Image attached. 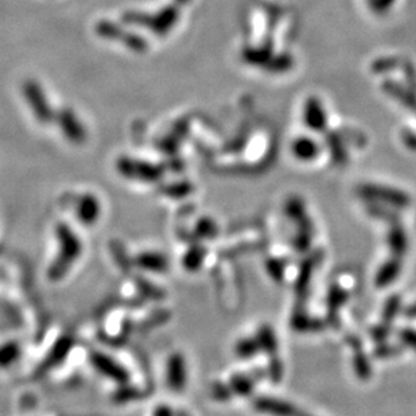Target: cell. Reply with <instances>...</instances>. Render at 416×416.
I'll return each mask as SVG.
<instances>
[{
    "instance_id": "20",
    "label": "cell",
    "mask_w": 416,
    "mask_h": 416,
    "mask_svg": "<svg viewBox=\"0 0 416 416\" xmlns=\"http://www.w3.org/2000/svg\"><path fill=\"white\" fill-rule=\"evenodd\" d=\"M258 379L249 374H234L230 381L232 393L240 398H246L252 393Z\"/></svg>"
},
{
    "instance_id": "10",
    "label": "cell",
    "mask_w": 416,
    "mask_h": 416,
    "mask_svg": "<svg viewBox=\"0 0 416 416\" xmlns=\"http://www.w3.org/2000/svg\"><path fill=\"white\" fill-rule=\"evenodd\" d=\"M254 408L266 415L270 416H297L299 411L297 407L291 403L275 399V398H268V396H258L255 398L252 402Z\"/></svg>"
},
{
    "instance_id": "29",
    "label": "cell",
    "mask_w": 416,
    "mask_h": 416,
    "mask_svg": "<svg viewBox=\"0 0 416 416\" xmlns=\"http://www.w3.org/2000/svg\"><path fill=\"white\" fill-rule=\"evenodd\" d=\"M121 42L135 53H143L144 50L147 49V42L144 41L143 37H141L138 34H132V32L124 34V37L121 38Z\"/></svg>"
},
{
    "instance_id": "19",
    "label": "cell",
    "mask_w": 416,
    "mask_h": 416,
    "mask_svg": "<svg viewBox=\"0 0 416 416\" xmlns=\"http://www.w3.org/2000/svg\"><path fill=\"white\" fill-rule=\"evenodd\" d=\"M256 341H258L260 352H264L266 355H268L270 357L278 355V340L276 335L273 333V328L268 325H263L258 328V333L255 335Z\"/></svg>"
},
{
    "instance_id": "5",
    "label": "cell",
    "mask_w": 416,
    "mask_h": 416,
    "mask_svg": "<svg viewBox=\"0 0 416 416\" xmlns=\"http://www.w3.org/2000/svg\"><path fill=\"white\" fill-rule=\"evenodd\" d=\"M90 364L99 374L119 384H126L129 381V372L119 362H116L115 359H111L107 355H102L100 352H93L90 355Z\"/></svg>"
},
{
    "instance_id": "34",
    "label": "cell",
    "mask_w": 416,
    "mask_h": 416,
    "mask_svg": "<svg viewBox=\"0 0 416 416\" xmlns=\"http://www.w3.org/2000/svg\"><path fill=\"white\" fill-rule=\"evenodd\" d=\"M399 338H400L403 345L416 350V331L410 329V328L402 329L399 331Z\"/></svg>"
},
{
    "instance_id": "30",
    "label": "cell",
    "mask_w": 416,
    "mask_h": 416,
    "mask_svg": "<svg viewBox=\"0 0 416 416\" xmlns=\"http://www.w3.org/2000/svg\"><path fill=\"white\" fill-rule=\"evenodd\" d=\"M268 376L273 383H279L283 377V364L279 359L278 355L270 357V365H268Z\"/></svg>"
},
{
    "instance_id": "32",
    "label": "cell",
    "mask_w": 416,
    "mask_h": 416,
    "mask_svg": "<svg viewBox=\"0 0 416 416\" xmlns=\"http://www.w3.org/2000/svg\"><path fill=\"white\" fill-rule=\"evenodd\" d=\"M398 352H400L399 346L387 344V343H380L379 346L374 349V356L379 359H388V357L399 355Z\"/></svg>"
},
{
    "instance_id": "36",
    "label": "cell",
    "mask_w": 416,
    "mask_h": 416,
    "mask_svg": "<svg viewBox=\"0 0 416 416\" xmlns=\"http://www.w3.org/2000/svg\"><path fill=\"white\" fill-rule=\"evenodd\" d=\"M153 416H177L169 405H158Z\"/></svg>"
},
{
    "instance_id": "22",
    "label": "cell",
    "mask_w": 416,
    "mask_h": 416,
    "mask_svg": "<svg viewBox=\"0 0 416 416\" xmlns=\"http://www.w3.org/2000/svg\"><path fill=\"white\" fill-rule=\"evenodd\" d=\"M402 310V299L399 295H392L388 298L387 302L384 303L383 313H381V322L392 326L395 318L399 316Z\"/></svg>"
},
{
    "instance_id": "8",
    "label": "cell",
    "mask_w": 416,
    "mask_h": 416,
    "mask_svg": "<svg viewBox=\"0 0 416 416\" xmlns=\"http://www.w3.org/2000/svg\"><path fill=\"white\" fill-rule=\"evenodd\" d=\"M58 126L64 132L65 138L74 144H83L86 141V129L81 121L77 119L76 114L65 108L56 116Z\"/></svg>"
},
{
    "instance_id": "3",
    "label": "cell",
    "mask_w": 416,
    "mask_h": 416,
    "mask_svg": "<svg viewBox=\"0 0 416 416\" xmlns=\"http://www.w3.org/2000/svg\"><path fill=\"white\" fill-rule=\"evenodd\" d=\"M116 166L117 172L129 179H136L141 182H157L162 178V170L159 167L143 160L123 157L117 160Z\"/></svg>"
},
{
    "instance_id": "9",
    "label": "cell",
    "mask_w": 416,
    "mask_h": 416,
    "mask_svg": "<svg viewBox=\"0 0 416 416\" xmlns=\"http://www.w3.org/2000/svg\"><path fill=\"white\" fill-rule=\"evenodd\" d=\"M321 258H322V255L319 252H314L302 261L298 278L295 282V294H297L299 302L304 301V298L309 295V287L311 285L313 275H314L316 266L319 264Z\"/></svg>"
},
{
    "instance_id": "35",
    "label": "cell",
    "mask_w": 416,
    "mask_h": 416,
    "mask_svg": "<svg viewBox=\"0 0 416 416\" xmlns=\"http://www.w3.org/2000/svg\"><path fill=\"white\" fill-rule=\"evenodd\" d=\"M167 191V196H172V197H185L186 194L190 193V185L187 184H177V185H172L166 189Z\"/></svg>"
},
{
    "instance_id": "12",
    "label": "cell",
    "mask_w": 416,
    "mask_h": 416,
    "mask_svg": "<svg viewBox=\"0 0 416 416\" xmlns=\"http://www.w3.org/2000/svg\"><path fill=\"white\" fill-rule=\"evenodd\" d=\"M346 344L353 349V369L357 377L361 380H368L372 374V368L365 352L361 347V341L356 335H352L346 340Z\"/></svg>"
},
{
    "instance_id": "26",
    "label": "cell",
    "mask_w": 416,
    "mask_h": 416,
    "mask_svg": "<svg viewBox=\"0 0 416 416\" xmlns=\"http://www.w3.org/2000/svg\"><path fill=\"white\" fill-rule=\"evenodd\" d=\"M96 32L107 40H121L124 37L126 32H123V30L120 29L119 26H116L115 23L108 22V20H102L97 28H96Z\"/></svg>"
},
{
    "instance_id": "6",
    "label": "cell",
    "mask_w": 416,
    "mask_h": 416,
    "mask_svg": "<svg viewBox=\"0 0 416 416\" xmlns=\"http://www.w3.org/2000/svg\"><path fill=\"white\" fill-rule=\"evenodd\" d=\"M166 383L174 392H182L186 388V359L181 353H172L166 364Z\"/></svg>"
},
{
    "instance_id": "18",
    "label": "cell",
    "mask_w": 416,
    "mask_h": 416,
    "mask_svg": "<svg viewBox=\"0 0 416 416\" xmlns=\"http://www.w3.org/2000/svg\"><path fill=\"white\" fill-rule=\"evenodd\" d=\"M347 298H349V294L341 286L334 285L329 288L326 303H328V316L331 322H337L340 309L346 303Z\"/></svg>"
},
{
    "instance_id": "17",
    "label": "cell",
    "mask_w": 416,
    "mask_h": 416,
    "mask_svg": "<svg viewBox=\"0 0 416 416\" xmlns=\"http://www.w3.org/2000/svg\"><path fill=\"white\" fill-rule=\"evenodd\" d=\"M136 263L141 268H143L145 271H151V273H166L169 270V260L158 252H144L141 254Z\"/></svg>"
},
{
    "instance_id": "37",
    "label": "cell",
    "mask_w": 416,
    "mask_h": 416,
    "mask_svg": "<svg viewBox=\"0 0 416 416\" xmlns=\"http://www.w3.org/2000/svg\"><path fill=\"white\" fill-rule=\"evenodd\" d=\"M297 416H310V415H307V414H303V412H299V414H298V415Z\"/></svg>"
},
{
    "instance_id": "31",
    "label": "cell",
    "mask_w": 416,
    "mask_h": 416,
    "mask_svg": "<svg viewBox=\"0 0 416 416\" xmlns=\"http://www.w3.org/2000/svg\"><path fill=\"white\" fill-rule=\"evenodd\" d=\"M232 389L230 384H222V383H215L212 386V398L220 402H227L232 398Z\"/></svg>"
},
{
    "instance_id": "1",
    "label": "cell",
    "mask_w": 416,
    "mask_h": 416,
    "mask_svg": "<svg viewBox=\"0 0 416 416\" xmlns=\"http://www.w3.org/2000/svg\"><path fill=\"white\" fill-rule=\"evenodd\" d=\"M58 240L57 258L52 263L49 268V279L52 282H58L71 271L74 263L83 254V244L76 232L66 224H58L56 228Z\"/></svg>"
},
{
    "instance_id": "4",
    "label": "cell",
    "mask_w": 416,
    "mask_h": 416,
    "mask_svg": "<svg viewBox=\"0 0 416 416\" xmlns=\"http://www.w3.org/2000/svg\"><path fill=\"white\" fill-rule=\"evenodd\" d=\"M23 95H25L26 101L29 102L30 108L35 116V119L40 123L47 124L56 119L54 112L50 108L47 99L43 93L42 88L38 85V83H35L32 80L26 81L23 85Z\"/></svg>"
},
{
    "instance_id": "23",
    "label": "cell",
    "mask_w": 416,
    "mask_h": 416,
    "mask_svg": "<svg viewBox=\"0 0 416 416\" xmlns=\"http://www.w3.org/2000/svg\"><path fill=\"white\" fill-rule=\"evenodd\" d=\"M20 356V346L15 341L0 345V368H8Z\"/></svg>"
},
{
    "instance_id": "27",
    "label": "cell",
    "mask_w": 416,
    "mask_h": 416,
    "mask_svg": "<svg viewBox=\"0 0 416 416\" xmlns=\"http://www.w3.org/2000/svg\"><path fill=\"white\" fill-rule=\"evenodd\" d=\"M286 215H287L290 220H292L294 222H299L301 220H303L306 217V209H304V205L301 200L298 198H294V200H290L286 203Z\"/></svg>"
},
{
    "instance_id": "24",
    "label": "cell",
    "mask_w": 416,
    "mask_h": 416,
    "mask_svg": "<svg viewBox=\"0 0 416 416\" xmlns=\"http://www.w3.org/2000/svg\"><path fill=\"white\" fill-rule=\"evenodd\" d=\"M196 233L203 240H212L218 234V227L213 220H210L209 217H203L196 224Z\"/></svg>"
},
{
    "instance_id": "28",
    "label": "cell",
    "mask_w": 416,
    "mask_h": 416,
    "mask_svg": "<svg viewBox=\"0 0 416 416\" xmlns=\"http://www.w3.org/2000/svg\"><path fill=\"white\" fill-rule=\"evenodd\" d=\"M266 271L275 282L280 283L285 279V263L280 258H268L266 261Z\"/></svg>"
},
{
    "instance_id": "2",
    "label": "cell",
    "mask_w": 416,
    "mask_h": 416,
    "mask_svg": "<svg viewBox=\"0 0 416 416\" xmlns=\"http://www.w3.org/2000/svg\"><path fill=\"white\" fill-rule=\"evenodd\" d=\"M178 11L175 7H166L157 14L147 15L143 13L129 11L123 15V20L129 25H139L151 30L157 35H165L169 32L177 22Z\"/></svg>"
},
{
    "instance_id": "7",
    "label": "cell",
    "mask_w": 416,
    "mask_h": 416,
    "mask_svg": "<svg viewBox=\"0 0 416 416\" xmlns=\"http://www.w3.org/2000/svg\"><path fill=\"white\" fill-rule=\"evenodd\" d=\"M361 194L376 203H387L393 208H405L410 203L404 193L388 187L364 186L361 189Z\"/></svg>"
},
{
    "instance_id": "13",
    "label": "cell",
    "mask_w": 416,
    "mask_h": 416,
    "mask_svg": "<svg viewBox=\"0 0 416 416\" xmlns=\"http://www.w3.org/2000/svg\"><path fill=\"white\" fill-rule=\"evenodd\" d=\"M402 271V261L399 258H392L387 260L376 273L374 285L376 287H387L392 285Z\"/></svg>"
},
{
    "instance_id": "33",
    "label": "cell",
    "mask_w": 416,
    "mask_h": 416,
    "mask_svg": "<svg viewBox=\"0 0 416 416\" xmlns=\"http://www.w3.org/2000/svg\"><path fill=\"white\" fill-rule=\"evenodd\" d=\"M389 334H391V326L383 323V322H380L379 325H376L374 328H372V331H371V337L374 338L376 343H379V344L380 343H386V340L389 337Z\"/></svg>"
},
{
    "instance_id": "14",
    "label": "cell",
    "mask_w": 416,
    "mask_h": 416,
    "mask_svg": "<svg viewBox=\"0 0 416 416\" xmlns=\"http://www.w3.org/2000/svg\"><path fill=\"white\" fill-rule=\"evenodd\" d=\"M387 244L393 258H402L408 248V237L399 224H392L387 233Z\"/></svg>"
},
{
    "instance_id": "38",
    "label": "cell",
    "mask_w": 416,
    "mask_h": 416,
    "mask_svg": "<svg viewBox=\"0 0 416 416\" xmlns=\"http://www.w3.org/2000/svg\"><path fill=\"white\" fill-rule=\"evenodd\" d=\"M177 416H187L186 414H178Z\"/></svg>"
},
{
    "instance_id": "25",
    "label": "cell",
    "mask_w": 416,
    "mask_h": 416,
    "mask_svg": "<svg viewBox=\"0 0 416 416\" xmlns=\"http://www.w3.org/2000/svg\"><path fill=\"white\" fill-rule=\"evenodd\" d=\"M236 355L242 359H251L260 352L256 338H243L234 346Z\"/></svg>"
},
{
    "instance_id": "21",
    "label": "cell",
    "mask_w": 416,
    "mask_h": 416,
    "mask_svg": "<svg viewBox=\"0 0 416 416\" xmlns=\"http://www.w3.org/2000/svg\"><path fill=\"white\" fill-rule=\"evenodd\" d=\"M206 258V249L202 245H191L182 258V264L189 273H197Z\"/></svg>"
},
{
    "instance_id": "11",
    "label": "cell",
    "mask_w": 416,
    "mask_h": 416,
    "mask_svg": "<svg viewBox=\"0 0 416 416\" xmlns=\"http://www.w3.org/2000/svg\"><path fill=\"white\" fill-rule=\"evenodd\" d=\"M78 220L84 225H93L99 221L101 215V203L93 194H84L76 206Z\"/></svg>"
},
{
    "instance_id": "15",
    "label": "cell",
    "mask_w": 416,
    "mask_h": 416,
    "mask_svg": "<svg viewBox=\"0 0 416 416\" xmlns=\"http://www.w3.org/2000/svg\"><path fill=\"white\" fill-rule=\"evenodd\" d=\"M291 328L297 333H316L325 328V322L309 316L301 309L291 316Z\"/></svg>"
},
{
    "instance_id": "16",
    "label": "cell",
    "mask_w": 416,
    "mask_h": 416,
    "mask_svg": "<svg viewBox=\"0 0 416 416\" xmlns=\"http://www.w3.org/2000/svg\"><path fill=\"white\" fill-rule=\"evenodd\" d=\"M297 225H298V230L292 239V246L297 252L304 254L309 251L311 242H313V234H314L313 222H311V220L304 217L299 222H297Z\"/></svg>"
}]
</instances>
